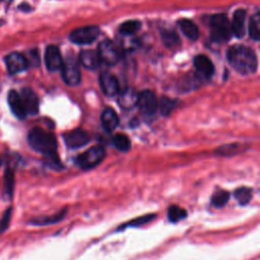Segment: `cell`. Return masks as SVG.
<instances>
[{
	"mask_svg": "<svg viewBox=\"0 0 260 260\" xmlns=\"http://www.w3.org/2000/svg\"><path fill=\"white\" fill-rule=\"evenodd\" d=\"M228 61L241 74H250L257 69V56L254 51L243 45H236L229 49Z\"/></svg>",
	"mask_w": 260,
	"mask_h": 260,
	"instance_id": "6da1fadb",
	"label": "cell"
},
{
	"mask_svg": "<svg viewBox=\"0 0 260 260\" xmlns=\"http://www.w3.org/2000/svg\"><path fill=\"white\" fill-rule=\"evenodd\" d=\"M28 143L32 149L43 154L56 152L57 141L55 136L39 127L31 129L27 137Z\"/></svg>",
	"mask_w": 260,
	"mask_h": 260,
	"instance_id": "7a4b0ae2",
	"label": "cell"
},
{
	"mask_svg": "<svg viewBox=\"0 0 260 260\" xmlns=\"http://www.w3.org/2000/svg\"><path fill=\"white\" fill-rule=\"evenodd\" d=\"M210 38L215 43H224L231 39L232 28L225 14H214L210 18Z\"/></svg>",
	"mask_w": 260,
	"mask_h": 260,
	"instance_id": "3957f363",
	"label": "cell"
},
{
	"mask_svg": "<svg viewBox=\"0 0 260 260\" xmlns=\"http://www.w3.org/2000/svg\"><path fill=\"white\" fill-rule=\"evenodd\" d=\"M105 148L101 145H94L87 149L86 151L79 154L76 157L75 162L82 170H90L96 167L105 158Z\"/></svg>",
	"mask_w": 260,
	"mask_h": 260,
	"instance_id": "277c9868",
	"label": "cell"
},
{
	"mask_svg": "<svg viewBox=\"0 0 260 260\" xmlns=\"http://www.w3.org/2000/svg\"><path fill=\"white\" fill-rule=\"evenodd\" d=\"M100 34V28L96 25H87L78 27L70 32L69 39L74 44L86 45L90 44L98 38Z\"/></svg>",
	"mask_w": 260,
	"mask_h": 260,
	"instance_id": "5b68a950",
	"label": "cell"
},
{
	"mask_svg": "<svg viewBox=\"0 0 260 260\" xmlns=\"http://www.w3.org/2000/svg\"><path fill=\"white\" fill-rule=\"evenodd\" d=\"M98 54L101 61L110 66L117 64L120 60V53L110 40H104L99 44Z\"/></svg>",
	"mask_w": 260,
	"mask_h": 260,
	"instance_id": "8992f818",
	"label": "cell"
},
{
	"mask_svg": "<svg viewBox=\"0 0 260 260\" xmlns=\"http://www.w3.org/2000/svg\"><path fill=\"white\" fill-rule=\"evenodd\" d=\"M61 70L63 79L68 85H76L80 82L81 75L79 67L77 61L73 57H68L65 62H63Z\"/></svg>",
	"mask_w": 260,
	"mask_h": 260,
	"instance_id": "52a82bcc",
	"label": "cell"
},
{
	"mask_svg": "<svg viewBox=\"0 0 260 260\" xmlns=\"http://www.w3.org/2000/svg\"><path fill=\"white\" fill-rule=\"evenodd\" d=\"M137 105L142 114L146 116H152L156 113L158 108V102L155 94L151 90H143L138 93Z\"/></svg>",
	"mask_w": 260,
	"mask_h": 260,
	"instance_id": "ba28073f",
	"label": "cell"
},
{
	"mask_svg": "<svg viewBox=\"0 0 260 260\" xmlns=\"http://www.w3.org/2000/svg\"><path fill=\"white\" fill-rule=\"evenodd\" d=\"M64 141L69 148H79L89 141V135L82 129H74L63 135Z\"/></svg>",
	"mask_w": 260,
	"mask_h": 260,
	"instance_id": "9c48e42d",
	"label": "cell"
},
{
	"mask_svg": "<svg viewBox=\"0 0 260 260\" xmlns=\"http://www.w3.org/2000/svg\"><path fill=\"white\" fill-rule=\"evenodd\" d=\"M5 64L10 74H16L25 70L28 66L26 58L20 53H10L5 57Z\"/></svg>",
	"mask_w": 260,
	"mask_h": 260,
	"instance_id": "30bf717a",
	"label": "cell"
},
{
	"mask_svg": "<svg viewBox=\"0 0 260 260\" xmlns=\"http://www.w3.org/2000/svg\"><path fill=\"white\" fill-rule=\"evenodd\" d=\"M100 83H101V87H102L104 93L108 96H114L120 90L119 82H118L117 78L109 71L104 70L101 72Z\"/></svg>",
	"mask_w": 260,
	"mask_h": 260,
	"instance_id": "8fae6325",
	"label": "cell"
},
{
	"mask_svg": "<svg viewBox=\"0 0 260 260\" xmlns=\"http://www.w3.org/2000/svg\"><path fill=\"white\" fill-rule=\"evenodd\" d=\"M19 95L26 114H37L39 111V99L37 94L29 87H24L21 89Z\"/></svg>",
	"mask_w": 260,
	"mask_h": 260,
	"instance_id": "7c38bea8",
	"label": "cell"
},
{
	"mask_svg": "<svg viewBox=\"0 0 260 260\" xmlns=\"http://www.w3.org/2000/svg\"><path fill=\"white\" fill-rule=\"evenodd\" d=\"M45 63L50 71H57L60 70L63 64L62 56L60 54V51L55 46H49L46 49L45 53Z\"/></svg>",
	"mask_w": 260,
	"mask_h": 260,
	"instance_id": "4fadbf2b",
	"label": "cell"
},
{
	"mask_svg": "<svg viewBox=\"0 0 260 260\" xmlns=\"http://www.w3.org/2000/svg\"><path fill=\"white\" fill-rule=\"evenodd\" d=\"M232 34L241 39L246 34V10L238 9L234 12L233 21L231 24Z\"/></svg>",
	"mask_w": 260,
	"mask_h": 260,
	"instance_id": "5bb4252c",
	"label": "cell"
},
{
	"mask_svg": "<svg viewBox=\"0 0 260 260\" xmlns=\"http://www.w3.org/2000/svg\"><path fill=\"white\" fill-rule=\"evenodd\" d=\"M194 66L197 72L204 78H210L214 73V66L205 55H197L194 58Z\"/></svg>",
	"mask_w": 260,
	"mask_h": 260,
	"instance_id": "9a60e30c",
	"label": "cell"
},
{
	"mask_svg": "<svg viewBox=\"0 0 260 260\" xmlns=\"http://www.w3.org/2000/svg\"><path fill=\"white\" fill-rule=\"evenodd\" d=\"M7 102L9 105V108L11 112L16 116L18 119H24L27 115L25 112V109L23 107L22 101L20 99V95L15 90H10L7 95Z\"/></svg>",
	"mask_w": 260,
	"mask_h": 260,
	"instance_id": "2e32d148",
	"label": "cell"
},
{
	"mask_svg": "<svg viewBox=\"0 0 260 260\" xmlns=\"http://www.w3.org/2000/svg\"><path fill=\"white\" fill-rule=\"evenodd\" d=\"M79 62L81 65L87 69L94 70L101 64V59L98 52L93 50H83L79 54Z\"/></svg>",
	"mask_w": 260,
	"mask_h": 260,
	"instance_id": "e0dca14e",
	"label": "cell"
},
{
	"mask_svg": "<svg viewBox=\"0 0 260 260\" xmlns=\"http://www.w3.org/2000/svg\"><path fill=\"white\" fill-rule=\"evenodd\" d=\"M137 102H138V92L134 88L128 87L119 94L118 103L120 107L125 110L132 109L137 105Z\"/></svg>",
	"mask_w": 260,
	"mask_h": 260,
	"instance_id": "ac0fdd59",
	"label": "cell"
},
{
	"mask_svg": "<svg viewBox=\"0 0 260 260\" xmlns=\"http://www.w3.org/2000/svg\"><path fill=\"white\" fill-rule=\"evenodd\" d=\"M118 123H119V118L117 113L111 108L105 109L102 114V124L105 130L109 132L113 131L118 126Z\"/></svg>",
	"mask_w": 260,
	"mask_h": 260,
	"instance_id": "d6986e66",
	"label": "cell"
},
{
	"mask_svg": "<svg viewBox=\"0 0 260 260\" xmlns=\"http://www.w3.org/2000/svg\"><path fill=\"white\" fill-rule=\"evenodd\" d=\"M178 23H179L182 31L188 39H190L192 41H195L198 39L199 30H198L197 25L193 21H191L189 19H181L178 21Z\"/></svg>",
	"mask_w": 260,
	"mask_h": 260,
	"instance_id": "ffe728a7",
	"label": "cell"
},
{
	"mask_svg": "<svg viewBox=\"0 0 260 260\" xmlns=\"http://www.w3.org/2000/svg\"><path fill=\"white\" fill-rule=\"evenodd\" d=\"M249 35L254 41H259L260 39V13L256 12L249 22Z\"/></svg>",
	"mask_w": 260,
	"mask_h": 260,
	"instance_id": "44dd1931",
	"label": "cell"
},
{
	"mask_svg": "<svg viewBox=\"0 0 260 260\" xmlns=\"http://www.w3.org/2000/svg\"><path fill=\"white\" fill-rule=\"evenodd\" d=\"M67 209H62L60 212H58L55 215L52 216H44V217H40V218H36L35 220H32L31 222L34 224H38V225H45V224H51V223H55L58 222L60 220H62L64 218V216L66 215Z\"/></svg>",
	"mask_w": 260,
	"mask_h": 260,
	"instance_id": "7402d4cb",
	"label": "cell"
},
{
	"mask_svg": "<svg viewBox=\"0 0 260 260\" xmlns=\"http://www.w3.org/2000/svg\"><path fill=\"white\" fill-rule=\"evenodd\" d=\"M113 144L117 149H119L120 151H124V152L128 151L131 146L128 136L123 133H117L113 137Z\"/></svg>",
	"mask_w": 260,
	"mask_h": 260,
	"instance_id": "603a6c76",
	"label": "cell"
},
{
	"mask_svg": "<svg viewBox=\"0 0 260 260\" xmlns=\"http://www.w3.org/2000/svg\"><path fill=\"white\" fill-rule=\"evenodd\" d=\"M187 216V211L178 205H172L168 209V218L171 222H178Z\"/></svg>",
	"mask_w": 260,
	"mask_h": 260,
	"instance_id": "cb8c5ba5",
	"label": "cell"
},
{
	"mask_svg": "<svg viewBox=\"0 0 260 260\" xmlns=\"http://www.w3.org/2000/svg\"><path fill=\"white\" fill-rule=\"evenodd\" d=\"M140 21L138 20H127L120 25V32L123 36H132L140 28Z\"/></svg>",
	"mask_w": 260,
	"mask_h": 260,
	"instance_id": "d4e9b609",
	"label": "cell"
},
{
	"mask_svg": "<svg viewBox=\"0 0 260 260\" xmlns=\"http://www.w3.org/2000/svg\"><path fill=\"white\" fill-rule=\"evenodd\" d=\"M176 106H177L176 100H173L169 96H162L158 103L160 113L164 116H169L173 112V110L176 108Z\"/></svg>",
	"mask_w": 260,
	"mask_h": 260,
	"instance_id": "484cf974",
	"label": "cell"
},
{
	"mask_svg": "<svg viewBox=\"0 0 260 260\" xmlns=\"http://www.w3.org/2000/svg\"><path fill=\"white\" fill-rule=\"evenodd\" d=\"M235 198L237 199V201L240 205H246L250 202V200L252 198V190L247 187L238 188L235 191Z\"/></svg>",
	"mask_w": 260,
	"mask_h": 260,
	"instance_id": "4316f807",
	"label": "cell"
},
{
	"mask_svg": "<svg viewBox=\"0 0 260 260\" xmlns=\"http://www.w3.org/2000/svg\"><path fill=\"white\" fill-rule=\"evenodd\" d=\"M160 35H161V40L167 47H175L180 43V39L176 34V31L174 30L162 29Z\"/></svg>",
	"mask_w": 260,
	"mask_h": 260,
	"instance_id": "83f0119b",
	"label": "cell"
},
{
	"mask_svg": "<svg viewBox=\"0 0 260 260\" xmlns=\"http://www.w3.org/2000/svg\"><path fill=\"white\" fill-rule=\"evenodd\" d=\"M229 198H230V193L228 191L218 190L213 194L211 198V204L217 208L223 207L228 203Z\"/></svg>",
	"mask_w": 260,
	"mask_h": 260,
	"instance_id": "f1b7e54d",
	"label": "cell"
},
{
	"mask_svg": "<svg viewBox=\"0 0 260 260\" xmlns=\"http://www.w3.org/2000/svg\"><path fill=\"white\" fill-rule=\"evenodd\" d=\"M13 187H14V174L11 170H6L5 176H4V194L5 196L11 197L13 193Z\"/></svg>",
	"mask_w": 260,
	"mask_h": 260,
	"instance_id": "f546056e",
	"label": "cell"
},
{
	"mask_svg": "<svg viewBox=\"0 0 260 260\" xmlns=\"http://www.w3.org/2000/svg\"><path fill=\"white\" fill-rule=\"evenodd\" d=\"M44 161L45 164L53 169V170H56V171H60L63 169V166L57 155L56 152H51V153H48V154H44Z\"/></svg>",
	"mask_w": 260,
	"mask_h": 260,
	"instance_id": "4dcf8cb0",
	"label": "cell"
},
{
	"mask_svg": "<svg viewBox=\"0 0 260 260\" xmlns=\"http://www.w3.org/2000/svg\"><path fill=\"white\" fill-rule=\"evenodd\" d=\"M154 217H155V214H152V213L146 214V215H143V216L136 217V218L132 219L131 221L125 223V224L123 225V228H120L119 230H122V229H125V228H128V226H135V228H136V226H140V225H142V224H145V223L151 221Z\"/></svg>",
	"mask_w": 260,
	"mask_h": 260,
	"instance_id": "1f68e13d",
	"label": "cell"
},
{
	"mask_svg": "<svg viewBox=\"0 0 260 260\" xmlns=\"http://www.w3.org/2000/svg\"><path fill=\"white\" fill-rule=\"evenodd\" d=\"M10 217H11V209H7L6 212L3 214V216L0 219V235L6 231L9 222H10Z\"/></svg>",
	"mask_w": 260,
	"mask_h": 260,
	"instance_id": "d6a6232c",
	"label": "cell"
},
{
	"mask_svg": "<svg viewBox=\"0 0 260 260\" xmlns=\"http://www.w3.org/2000/svg\"><path fill=\"white\" fill-rule=\"evenodd\" d=\"M0 166H1V160H0Z\"/></svg>",
	"mask_w": 260,
	"mask_h": 260,
	"instance_id": "836d02e7",
	"label": "cell"
}]
</instances>
